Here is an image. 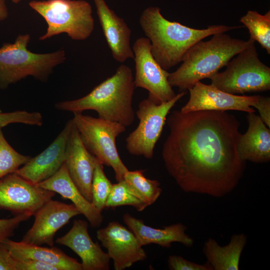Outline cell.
<instances>
[{"label": "cell", "instance_id": "d4e9b609", "mask_svg": "<svg viewBox=\"0 0 270 270\" xmlns=\"http://www.w3.org/2000/svg\"><path fill=\"white\" fill-rule=\"evenodd\" d=\"M124 180L148 206L154 203L162 192L160 182L146 178L142 170H128Z\"/></svg>", "mask_w": 270, "mask_h": 270}, {"label": "cell", "instance_id": "5bb4252c", "mask_svg": "<svg viewBox=\"0 0 270 270\" xmlns=\"http://www.w3.org/2000/svg\"><path fill=\"white\" fill-rule=\"evenodd\" d=\"M188 91L190 99L180 109L183 112L202 110H236L254 112L252 106L254 107L260 96L230 94L211 84L208 85L200 82H196Z\"/></svg>", "mask_w": 270, "mask_h": 270}, {"label": "cell", "instance_id": "d6a6232c", "mask_svg": "<svg viewBox=\"0 0 270 270\" xmlns=\"http://www.w3.org/2000/svg\"><path fill=\"white\" fill-rule=\"evenodd\" d=\"M0 270H16V260L2 242H0Z\"/></svg>", "mask_w": 270, "mask_h": 270}, {"label": "cell", "instance_id": "8fae6325", "mask_svg": "<svg viewBox=\"0 0 270 270\" xmlns=\"http://www.w3.org/2000/svg\"><path fill=\"white\" fill-rule=\"evenodd\" d=\"M56 193L34 184L16 172L0 178V209L15 216H34Z\"/></svg>", "mask_w": 270, "mask_h": 270}, {"label": "cell", "instance_id": "f546056e", "mask_svg": "<svg viewBox=\"0 0 270 270\" xmlns=\"http://www.w3.org/2000/svg\"><path fill=\"white\" fill-rule=\"evenodd\" d=\"M168 268L170 270H213L207 262L204 264L187 260L180 256H170L168 260Z\"/></svg>", "mask_w": 270, "mask_h": 270}, {"label": "cell", "instance_id": "7402d4cb", "mask_svg": "<svg viewBox=\"0 0 270 270\" xmlns=\"http://www.w3.org/2000/svg\"><path fill=\"white\" fill-rule=\"evenodd\" d=\"M3 242L16 260H38L55 266L59 270H82L81 263L56 247H42L10 238Z\"/></svg>", "mask_w": 270, "mask_h": 270}, {"label": "cell", "instance_id": "2e32d148", "mask_svg": "<svg viewBox=\"0 0 270 270\" xmlns=\"http://www.w3.org/2000/svg\"><path fill=\"white\" fill-rule=\"evenodd\" d=\"M98 161L84 146L74 124L66 146L64 164L78 188L90 202L93 174Z\"/></svg>", "mask_w": 270, "mask_h": 270}, {"label": "cell", "instance_id": "7a4b0ae2", "mask_svg": "<svg viewBox=\"0 0 270 270\" xmlns=\"http://www.w3.org/2000/svg\"><path fill=\"white\" fill-rule=\"evenodd\" d=\"M139 23L150 41L152 56L166 70L182 62L186 52L198 42L217 33L242 27L212 25L204 29H196L166 20L157 6L144 9L140 17Z\"/></svg>", "mask_w": 270, "mask_h": 270}, {"label": "cell", "instance_id": "52a82bcc", "mask_svg": "<svg viewBox=\"0 0 270 270\" xmlns=\"http://www.w3.org/2000/svg\"><path fill=\"white\" fill-rule=\"evenodd\" d=\"M72 118L86 148L103 164L112 168L117 182L124 180L128 170L122 162L116 138L126 127L114 122L74 112Z\"/></svg>", "mask_w": 270, "mask_h": 270}, {"label": "cell", "instance_id": "4fadbf2b", "mask_svg": "<svg viewBox=\"0 0 270 270\" xmlns=\"http://www.w3.org/2000/svg\"><path fill=\"white\" fill-rule=\"evenodd\" d=\"M81 214L73 204L49 200L34 214V222L21 241L32 244L53 246L56 232L73 217Z\"/></svg>", "mask_w": 270, "mask_h": 270}, {"label": "cell", "instance_id": "9a60e30c", "mask_svg": "<svg viewBox=\"0 0 270 270\" xmlns=\"http://www.w3.org/2000/svg\"><path fill=\"white\" fill-rule=\"evenodd\" d=\"M74 126L72 118L68 120L47 148L15 172L36 185L54 174L64 163L66 146Z\"/></svg>", "mask_w": 270, "mask_h": 270}, {"label": "cell", "instance_id": "ffe728a7", "mask_svg": "<svg viewBox=\"0 0 270 270\" xmlns=\"http://www.w3.org/2000/svg\"><path fill=\"white\" fill-rule=\"evenodd\" d=\"M36 185L58 193L63 198L72 201L92 227L98 228L102 224L104 219L102 212L80 192L72 180L64 163L52 176Z\"/></svg>", "mask_w": 270, "mask_h": 270}, {"label": "cell", "instance_id": "603a6c76", "mask_svg": "<svg viewBox=\"0 0 270 270\" xmlns=\"http://www.w3.org/2000/svg\"><path fill=\"white\" fill-rule=\"evenodd\" d=\"M247 242L244 233L232 235L229 243L220 246L210 238L204 244L202 252L213 270H238L242 253Z\"/></svg>", "mask_w": 270, "mask_h": 270}, {"label": "cell", "instance_id": "e0dca14e", "mask_svg": "<svg viewBox=\"0 0 270 270\" xmlns=\"http://www.w3.org/2000/svg\"><path fill=\"white\" fill-rule=\"evenodd\" d=\"M88 227L86 220H75L70 230L56 242L69 248L80 257L82 270H108L110 258L98 242L92 239Z\"/></svg>", "mask_w": 270, "mask_h": 270}, {"label": "cell", "instance_id": "8992f818", "mask_svg": "<svg viewBox=\"0 0 270 270\" xmlns=\"http://www.w3.org/2000/svg\"><path fill=\"white\" fill-rule=\"evenodd\" d=\"M29 6L48 24L46 32L39 38L40 40L62 33L73 40H83L94 30L92 7L86 0H32Z\"/></svg>", "mask_w": 270, "mask_h": 270}, {"label": "cell", "instance_id": "7c38bea8", "mask_svg": "<svg viewBox=\"0 0 270 270\" xmlns=\"http://www.w3.org/2000/svg\"><path fill=\"white\" fill-rule=\"evenodd\" d=\"M96 238L107 250L116 270H124L147 258L134 234L118 222H110L98 230Z\"/></svg>", "mask_w": 270, "mask_h": 270}, {"label": "cell", "instance_id": "ac0fdd59", "mask_svg": "<svg viewBox=\"0 0 270 270\" xmlns=\"http://www.w3.org/2000/svg\"><path fill=\"white\" fill-rule=\"evenodd\" d=\"M103 34L114 58L123 63L134 58L130 45L132 31L124 20L110 8L104 0H93Z\"/></svg>", "mask_w": 270, "mask_h": 270}, {"label": "cell", "instance_id": "277c9868", "mask_svg": "<svg viewBox=\"0 0 270 270\" xmlns=\"http://www.w3.org/2000/svg\"><path fill=\"white\" fill-rule=\"evenodd\" d=\"M254 42L250 38L246 41L234 38L225 32L216 34L207 41L200 40L186 52L180 66L170 73L168 82L180 92L188 90L200 80L218 72L232 58Z\"/></svg>", "mask_w": 270, "mask_h": 270}, {"label": "cell", "instance_id": "1f68e13d", "mask_svg": "<svg viewBox=\"0 0 270 270\" xmlns=\"http://www.w3.org/2000/svg\"><path fill=\"white\" fill-rule=\"evenodd\" d=\"M16 270H59L52 265L32 260H16Z\"/></svg>", "mask_w": 270, "mask_h": 270}, {"label": "cell", "instance_id": "4dcf8cb0", "mask_svg": "<svg viewBox=\"0 0 270 270\" xmlns=\"http://www.w3.org/2000/svg\"><path fill=\"white\" fill-rule=\"evenodd\" d=\"M31 216L28 214H22L10 218L0 219V242H3L12 236L21 222L28 220Z\"/></svg>", "mask_w": 270, "mask_h": 270}, {"label": "cell", "instance_id": "f1b7e54d", "mask_svg": "<svg viewBox=\"0 0 270 270\" xmlns=\"http://www.w3.org/2000/svg\"><path fill=\"white\" fill-rule=\"evenodd\" d=\"M44 120L42 114L38 112L16 110L0 112V128L11 124L20 123L31 126H42Z\"/></svg>", "mask_w": 270, "mask_h": 270}, {"label": "cell", "instance_id": "d6986e66", "mask_svg": "<svg viewBox=\"0 0 270 270\" xmlns=\"http://www.w3.org/2000/svg\"><path fill=\"white\" fill-rule=\"evenodd\" d=\"M123 220L142 246L156 244L169 248L172 242H177L190 248L194 243V239L186 233V226L180 222L156 228L146 225L142 220L128 213L124 214Z\"/></svg>", "mask_w": 270, "mask_h": 270}, {"label": "cell", "instance_id": "836d02e7", "mask_svg": "<svg viewBox=\"0 0 270 270\" xmlns=\"http://www.w3.org/2000/svg\"><path fill=\"white\" fill-rule=\"evenodd\" d=\"M254 108L260 113V116L264 124L270 127V98L260 96L258 102Z\"/></svg>", "mask_w": 270, "mask_h": 270}, {"label": "cell", "instance_id": "30bf717a", "mask_svg": "<svg viewBox=\"0 0 270 270\" xmlns=\"http://www.w3.org/2000/svg\"><path fill=\"white\" fill-rule=\"evenodd\" d=\"M132 50L135 63V88L147 90L148 98L157 104L172 99L176 94L168 80L170 73L154 58L148 38H138L134 42Z\"/></svg>", "mask_w": 270, "mask_h": 270}, {"label": "cell", "instance_id": "9c48e42d", "mask_svg": "<svg viewBox=\"0 0 270 270\" xmlns=\"http://www.w3.org/2000/svg\"><path fill=\"white\" fill-rule=\"evenodd\" d=\"M182 91L171 100L157 104L144 99L138 105L136 115L139 120L136 128L126 139V147L132 156L152 158L155 146L159 140L166 117L175 104L186 94Z\"/></svg>", "mask_w": 270, "mask_h": 270}, {"label": "cell", "instance_id": "e575fe53", "mask_svg": "<svg viewBox=\"0 0 270 270\" xmlns=\"http://www.w3.org/2000/svg\"><path fill=\"white\" fill-rule=\"evenodd\" d=\"M9 12L6 0H0V21L6 20L8 16Z\"/></svg>", "mask_w": 270, "mask_h": 270}, {"label": "cell", "instance_id": "484cf974", "mask_svg": "<svg viewBox=\"0 0 270 270\" xmlns=\"http://www.w3.org/2000/svg\"><path fill=\"white\" fill-rule=\"evenodd\" d=\"M122 206H132L138 212L143 211L148 206L124 180L113 184L106 208Z\"/></svg>", "mask_w": 270, "mask_h": 270}, {"label": "cell", "instance_id": "d590c367", "mask_svg": "<svg viewBox=\"0 0 270 270\" xmlns=\"http://www.w3.org/2000/svg\"><path fill=\"white\" fill-rule=\"evenodd\" d=\"M21 0H12V2L14 4H18L20 2Z\"/></svg>", "mask_w": 270, "mask_h": 270}, {"label": "cell", "instance_id": "cb8c5ba5", "mask_svg": "<svg viewBox=\"0 0 270 270\" xmlns=\"http://www.w3.org/2000/svg\"><path fill=\"white\" fill-rule=\"evenodd\" d=\"M240 21L248 30L250 38L270 54V10L264 14L248 10Z\"/></svg>", "mask_w": 270, "mask_h": 270}, {"label": "cell", "instance_id": "83f0119b", "mask_svg": "<svg viewBox=\"0 0 270 270\" xmlns=\"http://www.w3.org/2000/svg\"><path fill=\"white\" fill-rule=\"evenodd\" d=\"M113 184L106 177L103 164L98 161L94 170L92 183V203L100 212L106 208Z\"/></svg>", "mask_w": 270, "mask_h": 270}, {"label": "cell", "instance_id": "3957f363", "mask_svg": "<svg viewBox=\"0 0 270 270\" xmlns=\"http://www.w3.org/2000/svg\"><path fill=\"white\" fill-rule=\"evenodd\" d=\"M134 78L132 69L128 66L121 64L112 76L86 96L58 102L55 108L73 113L94 110L100 118L129 126L132 124L135 116L132 106L135 88Z\"/></svg>", "mask_w": 270, "mask_h": 270}, {"label": "cell", "instance_id": "4316f807", "mask_svg": "<svg viewBox=\"0 0 270 270\" xmlns=\"http://www.w3.org/2000/svg\"><path fill=\"white\" fill-rule=\"evenodd\" d=\"M32 158L16 152L8 144L0 128V178L15 172Z\"/></svg>", "mask_w": 270, "mask_h": 270}, {"label": "cell", "instance_id": "6da1fadb", "mask_svg": "<svg viewBox=\"0 0 270 270\" xmlns=\"http://www.w3.org/2000/svg\"><path fill=\"white\" fill-rule=\"evenodd\" d=\"M162 146L166 168L185 192L226 196L242 178L246 162L238 152L240 122L225 111H172Z\"/></svg>", "mask_w": 270, "mask_h": 270}, {"label": "cell", "instance_id": "5b68a950", "mask_svg": "<svg viewBox=\"0 0 270 270\" xmlns=\"http://www.w3.org/2000/svg\"><path fill=\"white\" fill-rule=\"evenodd\" d=\"M28 34H20L14 43L6 42L0 48V90L31 76L46 82L54 68L66 59L64 50L38 54L28 48Z\"/></svg>", "mask_w": 270, "mask_h": 270}, {"label": "cell", "instance_id": "ba28073f", "mask_svg": "<svg viewBox=\"0 0 270 270\" xmlns=\"http://www.w3.org/2000/svg\"><path fill=\"white\" fill-rule=\"evenodd\" d=\"M224 72L210 79L211 84L233 94L270 90V68L258 58L254 43L230 60Z\"/></svg>", "mask_w": 270, "mask_h": 270}, {"label": "cell", "instance_id": "44dd1931", "mask_svg": "<svg viewBox=\"0 0 270 270\" xmlns=\"http://www.w3.org/2000/svg\"><path fill=\"white\" fill-rule=\"evenodd\" d=\"M248 126L246 132L241 134L238 152L243 161L265 163L270 160V130L259 116L248 112Z\"/></svg>", "mask_w": 270, "mask_h": 270}]
</instances>
